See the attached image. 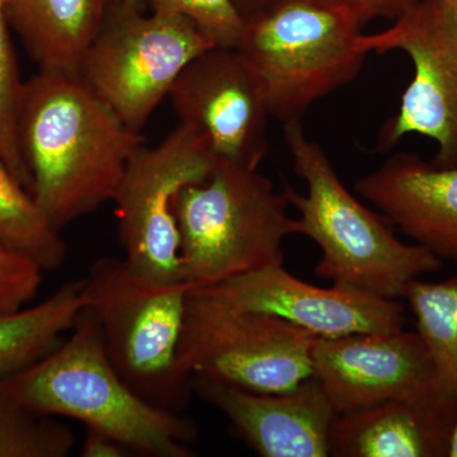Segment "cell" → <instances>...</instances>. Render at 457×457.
Segmentation results:
<instances>
[{
	"label": "cell",
	"instance_id": "obj_24",
	"mask_svg": "<svg viewBox=\"0 0 457 457\" xmlns=\"http://www.w3.org/2000/svg\"><path fill=\"white\" fill-rule=\"evenodd\" d=\"M44 270L0 240V314L20 311L35 299Z\"/></svg>",
	"mask_w": 457,
	"mask_h": 457
},
{
	"label": "cell",
	"instance_id": "obj_9",
	"mask_svg": "<svg viewBox=\"0 0 457 457\" xmlns=\"http://www.w3.org/2000/svg\"><path fill=\"white\" fill-rule=\"evenodd\" d=\"M219 156L196 129L179 123L155 146L143 144L126 165L112 203L126 264L150 284L183 282L174 201L206 179Z\"/></svg>",
	"mask_w": 457,
	"mask_h": 457
},
{
	"label": "cell",
	"instance_id": "obj_27",
	"mask_svg": "<svg viewBox=\"0 0 457 457\" xmlns=\"http://www.w3.org/2000/svg\"><path fill=\"white\" fill-rule=\"evenodd\" d=\"M282 0H233L234 4L245 20L257 16L261 12L266 11L273 5L278 4Z\"/></svg>",
	"mask_w": 457,
	"mask_h": 457
},
{
	"label": "cell",
	"instance_id": "obj_18",
	"mask_svg": "<svg viewBox=\"0 0 457 457\" xmlns=\"http://www.w3.org/2000/svg\"><path fill=\"white\" fill-rule=\"evenodd\" d=\"M82 309L80 278L66 282L41 303L0 314V380L23 371L56 348Z\"/></svg>",
	"mask_w": 457,
	"mask_h": 457
},
{
	"label": "cell",
	"instance_id": "obj_26",
	"mask_svg": "<svg viewBox=\"0 0 457 457\" xmlns=\"http://www.w3.org/2000/svg\"><path fill=\"white\" fill-rule=\"evenodd\" d=\"M82 457H126L130 451L106 433L87 428L86 437L80 447Z\"/></svg>",
	"mask_w": 457,
	"mask_h": 457
},
{
	"label": "cell",
	"instance_id": "obj_17",
	"mask_svg": "<svg viewBox=\"0 0 457 457\" xmlns=\"http://www.w3.org/2000/svg\"><path fill=\"white\" fill-rule=\"evenodd\" d=\"M40 71L78 75L112 0H0Z\"/></svg>",
	"mask_w": 457,
	"mask_h": 457
},
{
	"label": "cell",
	"instance_id": "obj_7",
	"mask_svg": "<svg viewBox=\"0 0 457 457\" xmlns=\"http://www.w3.org/2000/svg\"><path fill=\"white\" fill-rule=\"evenodd\" d=\"M317 339L275 315L236 308L189 288L179 368L188 378L249 392H288L312 378Z\"/></svg>",
	"mask_w": 457,
	"mask_h": 457
},
{
	"label": "cell",
	"instance_id": "obj_1",
	"mask_svg": "<svg viewBox=\"0 0 457 457\" xmlns=\"http://www.w3.org/2000/svg\"><path fill=\"white\" fill-rule=\"evenodd\" d=\"M20 140L32 196L59 231L113 200L145 144L79 75L49 71L25 82Z\"/></svg>",
	"mask_w": 457,
	"mask_h": 457
},
{
	"label": "cell",
	"instance_id": "obj_23",
	"mask_svg": "<svg viewBox=\"0 0 457 457\" xmlns=\"http://www.w3.org/2000/svg\"><path fill=\"white\" fill-rule=\"evenodd\" d=\"M153 12L187 18L216 47H236L245 20L233 0H150Z\"/></svg>",
	"mask_w": 457,
	"mask_h": 457
},
{
	"label": "cell",
	"instance_id": "obj_10",
	"mask_svg": "<svg viewBox=\"0 0 457 457\" xmlns=\"http://www.w3.org/2000/svg\"><path fill=\"white\" fill-rule=\"evenodd\" d=\"M366 54L399 50L411 57L413 79L378 132V149L389 152L417 134L437 144L432 163L457 167V11L444 0H420L389 29L361 36Z\"/></svg>",
	"mask_w": 457,
	"mask_h": 457
},
{
	"label": "cell",
	"instance_id": "obj_29",
	"mask_svg": "<svg viewBox=\"0 0 457 457\" xmlns=\"http://www.w3.org/2000/svg\"><path fill=\"white\" fill-rule=\"evenodd\" d=\"M116 2L122 3V4L130 5V7L139 8L145 0H116Z\"/></svg>",
	"mask_w": 457,
	"mask_h": 457
},
{
	"label": "cell",
	"instance_id": "obj_25",
	"mask_svg": "<svg viewBox=\"0 0 457 457\" xmlns=\"http://www.w3.org/2000/svg\"><path fill=\"white\" fill-rule=\"evenodd\" d=\"M314 2L345 12L362 29L378 18L396 20L409 8L417 4L420 0H314Z\"/></svg>",
	"mask_w": 457,
	"mask_h": 457
},
{
	"label": "cell",
	"instance_id": "obj_4",
	"mask_svg": "<svg viewBox=\"0 0 457 457\" xmlns=\"http://www.w3.org/2000/svg\"><path fill=\"white\" fill-rule=\"evenodd\" d=\"M288 207L260 171L218 158L206 179L174 201L183 282L198 290L284 264V240L297 234Z\"/></svg>",
	"mask_w": 457,
	"mask_h": 457
},
{
	"label": "cell",
	"instance_id": "obj_28",
	"mask_svg": "<svg viewBox=\"0 0 457 457\" xmlns=\"http://www.w3.org/2000/svg\"><path fill=\"white\" fill-rule=\"evenodd\" d=\"M446 457H457V422L453 426V431H451Z\"/></svg>",
	"mask_w": 457,
	"mask_h": 457
},
{
	"label": "cell",
	"instance_id": "obj_19",
	"mask_svg": "<svg viewBox=\"0 0 457 457\" xmlns=\"http://www.w3.org/2000/svg\"><path fill=\"white\" fill-rule=\"evenodd\" d=\"M403 299L433 362V387L457 402V276L441 282H409Z\"/></svg>",
	"mask_w": 457,
	"mask_h": 457
},
{
	"label": "cell",
	"instance_id": "obj_20",
	"mask_svg": "<svg viewBox=\"0 0 457 457\" xmlns=\"http://www.w3.org/2000/svg\"><path fill=\"white\" fill-rule=\"evenodd\" d=\"M0 240L31 258L44 272L65 263L68 249L62 231L41 212L31 192L0 161Z\"/></svg>",
	"mask_w": 457,
	"mask_h": 457
},
{
	"label": "cell",
	"instance_id": "obj_22",
	"mask_svg": "<svg viewBox=\"0 0 457 457\" xmlns=\"http://www.w3.org/2000/svg\"><path fill=\"white\" fill-rule=\"evenodd\" d=\"M11 29L0 3V161L18 182L31 192V176L20 140V114L25 82L18 68Z\"/></svg>",
	"mask_w": 457,
	"mask_h": 457
},
{
	"label": "cell",
	"instance_id": "obj_14",
	"mask_svg": "<svg viewBox=\"0 0 457 457\" xmlns=\"http://www.w3.org/2000/svg\"><path fill=\"white\" fill-rule=\"evenodd\" d=\"M192 389L228 418L237 435L262 457H328L337 417L317 378L284 393H255L210 378Z\"/></svg>",
	"mask_w": 457,
	"mask_h": 457
},
{
	"label": "cell",
	"instance_id": "obj_3",
	"mask_svg": "<svg viewBox=\"0 0 457 457\" xmlns=\"http://www.w3.org/2000/svg\"><path fill=\"white\" fill-rule=\"evenodd\" d=\"M284 137L295 173L308 192L284 189L299 212L297 234L311 237L321 252L318 278L402 300L413 279L438 272L442 261L418 245H407L381 212L370 210L343 185L329 156L303 130L300 120L284 123Z\"/></svg>",
	"mask_w": 457,
	"mask_h": 457
},
{
	"label": "cell",
	"instance_id": "obj_5",
	"mask_svg": "<svg viewBox=\"0 0 457 457\" xmlns=\"http://www.w3.org/2000/svg\"><path fill=\"white\" fill-rule=\"evenodd\" d=\"M188 294L186 282L143 281L123 258H98L82 278L83 308L97 323L111 365L132 392L174 413L194 393L179 362Z\"/></svg>",
	"mask_w": 457,
	"mask_h": 457
},
{
	"label": "cell",
	"instance_id": "obj_11",
	"mask_svg": "<svg viewBox=\"0 0 457 457\" xmlns=\"http://www.w3.org/2000/svg\"><path fill=\"white\" fill-rule=\"evenodd\" d=\"M179 123L206 137L212 152L257 170L269 153L270 112L257 78L234 47H210L177 78L170 95Z\"/></svg>",
	"mask_w": 457,
	"mask_h": 457
},
{
	"label": "cell",
	"instance_id": "obj_13",
	"mask_svg": "<svg viewBox=\"0 0 457 457\" xmlns=\"http://www.w3.org/2000/svg\"><path fill=\"white\" fill-rule=\"evenodd\" d=\"M198 291L236 308L275 315L319 338L394 332L405 323V308L400 300L335 285L318 287L295 278L284 264Z\"/></svg>",
	"mask_w": 457,
	"mask_h": 457
},
{
	"label": "cell",
	"instance_id": "obj_2",
	"mask_svg": "<svg viewBox=\"0 0 457 457\" xmlns=\"http://www.w3.org/2000/svg\"><path fill=\"white\" fill-rule=\"evenodd\" d=\"M0 390L38 414L78 420L106 433L131 455L191 457L197 427L182 413L132 392L111 365L95 318L86 309L71 336L44 359L0 380Z\"/></svg>",
	"mask_w": 457,
	"mask_h": 457
},
{
	"label": "cell",
	"instance_id": "obj_12",
	"mask_svg": "<svg viewBox=\"0 0 457 457\" xmlns=\"http://www.w3.org/2000/svg\"><path fill=\"white\" fill-rule=\"evenodd\" d=\"M433 362L418 332L353 333L319 338L317 378L337 416L433 389Z\"/></svg>",
	"mask_w": 457,
	"mask_h": 457
},
{
	"label": "cell",
	"instance_id": "obj_6",
	"mask_svg": "<svg viewBox=\"0 0 457 457\" xmlns=\"http://www.w3.org/2000/svg\"><path fill=\"white\" fill-rule=\"evenodd\" d=\"M361 27L314 0H282L245 21L236 49L251 66L270 117L302 121L315 104L359 75Z\"/></svg>",
	"mask_w": 457,
	"mask_h": 457
},
{
	"label": "cell",
	"instance_id": "obj_8",
	"mask_svg": "<svg viewBox=\"0 0 457 457\" xmlns=\"http://www.w3.org/2000/svg\"><path fill=\"white\" fill-rule=\"evenodd\" d=\"M113 3L78 75L131 130L141 132L183 69L213 45L187 18L144 16L139 8Z\"/></svg>",
	"mask_w": 457,
	"mask_h": 457
},
{
	"label": "cell",
	"instance_id": "obj_30",
	"mask_svg": "<svg viewBox=\"0 0 457 457\" xmlns=\"http://www.w3.org/2000/svg\"><path fill=\"white\" fill-rule=\"evenodd\" d=\"M447 5H450L451 8L455 9L457 11V0H444Z\"/></svg>",
	"mask_w": 457,
	"mask_h": 457
},
{
	"label": "cell",
	"instance_id": "obj_21",
	"mask_svg": "<svg viewBox=\"0 0 457 457\" xmlns=\"http://www.w3.org/2000/svg\"><path fill=\"white\" fill-rule=\"evenodd\" d=\"M74 446L71 427L0 390V457H66Z\"/></svg>",
	"mask_w": 457,
	"mask_h": 457
},
{
	"label": "cell",
	"instance_id": "obj_15",
	"mask_svg": "<svg viewBox=\"0 0 457 457\" xmlns=\"http://www.w3.org/2000/svg\"><path fill=\"white\" fill-rule=\"evenodd\" d=\"M354 191L416 245L457 266V167L398 153L361 177Z\"/></svg>",
	"mask_w": 457,
	"mask_h": 457
},
{
	"label": "cell",
	"instance_id": "obj_16",
	"mask_svg": "<svg viewBox=\"0 0 457 457\" xmlns=\"http://www.w3.org/2000/svg\"><path fill=\"white\" fill-rule=\"evenodd\" d=\"M457 402L433 387L339 414L329 432V456L446 457Z\"/></svg>",
	"mask_w": 457,
	"mask_h": 457
}]
</instances>
